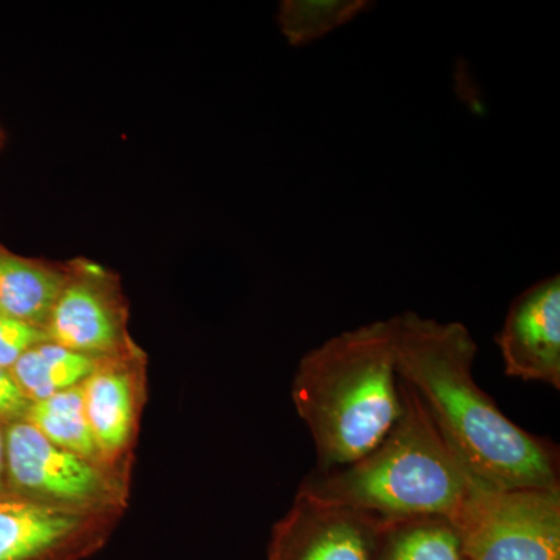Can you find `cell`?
I'll return each instance as SVG.
<instances>
[{"label": "cell", "instance_id": "6da1fadb", "mask_svg": "<svg viewBox=\"0 0 560 560\" xmlns=\"http://www.w3.org/2000/svg\"><path fill=\"white\" fill-rule=\"evenodd\" d=\"M397 372L480 485L560 489L559 452L512 422L474 378L477 342L460 323L394 318Z\"/></svg>", "mask_w": 560, "mask_h": 560}, {"label": "cell", "instance_id": "7a4b0ae2", "mask_svg": "<svg viewBox=\"0 0 560 560\" xmlns=\"http://www.w3.org/2000/svg\"><path fill=\"white\" fill-rule=\"evenodd\" d=\"M394 318L342 331L302 357L291 399L311 431L315 470L348 466L377 447L404 411Z\"/></svg>", "mask_w": 560, "mask_h": 560}, {"label": "cell", "instance_id": "3957f363", "mask_svg": "<svg viewBox=\"0 0 560 560\" xmlns=\"http://www.w3.org/2000/svg\"><path fill=\"white\" fill-rule=\"evenodd\" d=\"M401 393L404 411L377 447L348 466L313 471L298 492L383 523L418 517L452 521L478 481L404 381Z\"/></svg>", "mask_w": 560, "mask_h": 560}, {"label": "cell", "instance_id": "277c9868", "mask_svg": "<svg viewBox=\"0 0 560 560\" xmlns=\"http://www.w3.org/2000/svg\"><path fill=\"white\" fill-rule=\"evenodd\" d=\"M451 522L467 560H560V489L477 482Z\"/></svg>", "mask_w": 560, "mask_h": 560}, {"label": "cell", "instance_id": "5b68a950", "mask_svg": "<svg viewBox=\"0 0 560 560\" xmlns=\"http://www.w3.org/2000/svg\"><path fill=\"white\" fill-rule=\"evenodd\" d=\"M7 481L14 495L84 512L127 511L130 480L58 447L27 420L5 429Z\"/></svg>", "mask_w": 560, "mask_h": 560}, {"label": "cell", "instance_id": "8992f818", "mask_svg": "<svg viewBox=\"0 0 560 560\" xmlns=\"http://www.w3.org/2000/svg\"><path fill=\"white\" fill-rule=\"evenodd\" d=\"M128 302L108 268L79 257L69 260V278L46 331L50 341L92 359L124 355L139 348L128 331Z\"/></svg>", "mask_w": 560, "mask_h": 560}, {"label": "cell", "instance_id": "52a82bcc", "mask_svg": "<svg viewBox=\"0 0 560 560\" xmlns=\"http://www.w3.org/2000/svg\"><path fill=\"white\" fill-rule=\"evenodd\" d=\"M121 514L62 510L0 495V560H86L108 544Z\"/></svg>", "mask_w": 560, "mask_h": 560}, {"label": "cell", "instance_id": "ba28073f", "mask_svg": "<svg viewBox=\"0 0 560 560\" xmlns=\"http://www.w3.org/2000/svg\"><path fill=\"white\" fill-rule=\"evenodd\" d=\"M147 357L136 348L98 360L83 383L84 410L103 464L130 480L147 396Z\"/></svg>", "mask_w": 560, "mask_h": 560}, {"label": "cell", "instance_id": "9c48e42d", "mask_svg": "<svg viewBox=\"0 0 560 560\" xmlns=\"http://www.w3.org/2000/svg\"><path fill=\"white\" fill-rule=\"evenodd\" d=\"M382 523L298 492L272 528L267 560H377Z\"/></svg>", "mask_w": 560, "mask_h": 560}, {"label": "cell", "instance_id": "30bf717a", "mask_svg": "<svg viewBox=\"0 0 560 560\" xmlns=\"http://www.w3.org/2000/svg\"><path fill=\"white\" fill-rule=\"evenodd\" d=\"M504 372L560 389V278L540 280L512 302L497 335Z\"/></svg>", "mask_w": 560, "mask_h": 560}, {"label": "cell", "instance_id": "8fae6325", "mask_svg": "<svg viewBox=\"0 0 560 560\" xmlns=\"http://www.w3.org/2000/svg\"><path fill=\"white\" fill-rule=\"evenodd\" d=\"M69 278V261L20 256L0 243V312L46 330Z\"/></svg>", "mask_w": 560, "mask_h": 560}, {"label": "cell", "instance_id": "7c38bea8", "mask_svg": "<svg viewBox=\"0 0 560 560\" xmlns=\"http://www.w3.org/2000/svg\"><path fill=\"white\" fill-rule=\"evenodd\" d=\"M97 364V359L49 340L28 349L11 372L28 400L38 401L83 385Z\"/></svg>", "mask_w": 560, "mask_h": 560}, {"label": "cell", "instance_id": "4fadbf2b", "mask_svg": "<svg viewBox=\"0 0 560 560\" xmlns=\"http://www.w3.org/2000/svg\"><path fill=\"white\" fill-rule=\"evenodd\" d=\"M377 560H467L455 525L444 517L382 523Z\"/></svg>", "mask_w": 560, "mask_h": 560}, {"label": "cell", "instance_id": "5bb4252c", "mask_svg": "<svg viewBox=\"0 0 560 560\" xmlns=\"http://www.w3.org/2000/svg\"><path fill=\"white\" fill-rule=\"evenodd\" d=\"M24 420L58 447L105 466L84 410L83 385L32 401Z\"/></svg>", "mask_w": 560, "mask_h": 560}, {"label": "cell", "instance_id": "9a60e30c", "mask_svg": "<svg viewBox=\"0 0 560 560\" xmlns=\"http://www.w3.org/2000/svg\"><path fill=\"white\" fill-rule=\"evenodd\" d=\"M366 0H287L280 3V31L293 46H307L368 10Z\"/></svg>", "mask_w": 560, "mask_h": 560}, {"label": "cell", "instance_id": "2e32d148", "mask_svg": "<svg viewBox=\"0 0 560 560\" xmlns=\"http://www.w3.org/2000/svg\"><path fill=\"white\" fill-rule=\"evenodd\" d=\"M49 341L47 331L0 312V368L10 370L33 346Z\"/></svg>", "mask_w": 560, "mask_h": 560}, {"label": "cell", "instance_id": "e0dca14e", "mask_svg": "<svg viewBox=\"0 0 560 560\" xmlns=\"http://www.w3.org/2000/svg\"><path fill=\"white\" fill-rule=\"evenodd\" d=\"M31 404L13 372L0 368V419H24Z\"/></svg>", "mask_w": 560, "mask_h": 560}, {"label": "cell", "instance_id": "ac0fdd59", "mask_svg": "<svg viewBox=\"0 0 560 560\" xmlns=\"http://www.w3.org/2000/svg\"><path fill=\"white\" fill-rule=\"evenodd\" d=\"M7 478V464H5V429L0 425V490L5 485ZM3 495V493H0Z\"/></svg>", "mask_w": 560, "mask_h": 560}]
</instances>
